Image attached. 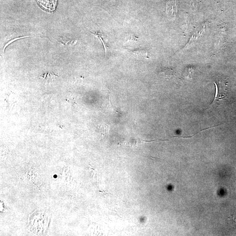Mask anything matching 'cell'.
I'll use <instances>...</instances> for the list:
<instances>
[{
  "label": "cell",
  "instance_id": "1",
  "mask_svg": "<svg viewBox=\"0 0 236 236\" xmlns=\"http://www.w3.org/2000/svg\"><path fill=\"white\" fill-rule=\"evenodd\" d=\"M38 4L46 11L52 12L57 7V0H36Z\"/></svg>",
  "mask_w": 236,
  "mask_h": 236
},
{
  "label": "cell",
  "instance_id": "2",
  "mask_svg": "<svg viewBox=\"0 0 236 236\" xmlns=\"http://www.w3.org/2000/svg\"><path fill=\"white\" fill-rule=\"evenodd\" d=\"M206 23H205V24L201 25V26H200L197 28L196 30L194 31L193 34L192 35L191 38L189 40V42L187 43V44L185 46V48L188 47V46L192 44V43L194 42L195 41H197V39H199L200 37H201V36H203V34L204 33L205 30V28L206 27Z\"/></svg>",
  "mask_w": 236,
  "mask_h": 236
},
{
  "label": "cell",
  "instance_id": "3",
  "mask_svg": "<svg viewBox=\"0 0 236 236\" xmlns=\"http://www.w3.org/2000/svg\"><path fill=\"white\" fill-rule=\"evenodd\" d=\"M194 74V69L192 67H187L184 69L183 72V76L185 78L190 79L192 78Z\"/></svg>",
  "mask_w": 236,
  "mask_h": 236
},
{
  "label": "cell",
  "instance_id": "4",
  "mask_svg": "<svg viewBox=\"0 0 236 236\" xmlns=\"http://www.w3.org/2000/svg\"><path fill=\"white\" fill-rule=\"evenodd\" d=\"M161 73L164 75V76L167 78H171V77L175 75V72L173 70L171 69L165 68L162 70Z\"/></svg>",
  "mask_w": 236,
  "mask_h": 236
},
{
  "label": "cell",
  "instance_id": "5",
  "mask_svg": "<svg viewBox=\"0 0 236 236\" xmlns=\"http://www.w3.org/2000/svg\"><path fill=\"white\" fill-rule=\"evenodd\" d=\"M92 33L96 35V36H97L99 38V39L101 40L102 43L103 45L104 48L105 53H106V48H107V46L106 45L105 43V42H104V39L103 38H102V35L101 33H99V32H96V33Z\"/></svg>",
  "mask_w": 236,
  "mask_h": 236
},
{
  "label": "cell",
  "instance_id": "6",
  "mask_svg": "<svg viewBox=\"0 0 236 236\" xmlns=\"http://www.w3.org/2000/svg\"><path fill=\"white\" fill-rule=\"evenodd\" d=\"M234 221L236 223V217L234 219Z\"/></svg>",
  "mask_w": 236,
  "mask_h": 236
},
{
  "label": "cell",
  "instance_id": "7",
  "mask_svg": "<svg viewBox=\"0 0 236 236\" xmlns=\"http://www.w3.org/2000/svg\"><path fill=\"white\" fill-rule=\"evenodd\" d=\"M107 1H110V0H107Z\"/></svg>",
  "mask_w": 236,
  "mask_h": 236
}]
</instances>
